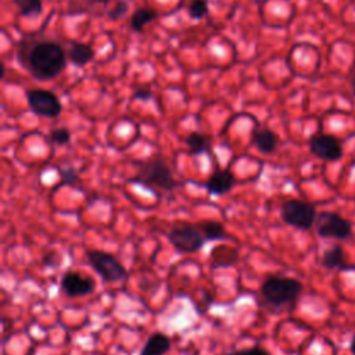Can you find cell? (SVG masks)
Instances as JSON below:
<instances>
[{"instance_id": "cell-1", "label": "cell", "mask_w": 355, "mask_h": 355, "mask_svg": "<svg viewBox=\"0 0 355 355\" xmlns=\"http://www.w3.org/2000/svg\"><path fill=\"white\" fill-rule=\"evenodd\" d=\"M17 61L32 78L45 82L57 78L67 65L68 54L56 41L26 35L17 45Z\"/></svg>"}, {"instance_id": "cell-2", "label": "cell", "mask_w": 355, "mask_h": 355, "mask_svg": "<svg viewBox=\"0 0 355 355\" xmlns=\"http://www.w3.org/2000/svg\"><path fill=\"white\" fill-rule=\"evenodd\" d=\"M130 182L142 183L149 189L157 187L161 190H174L178 187V182L174 178L170 165L161 157H153L143 163L138 175Z\"/></svg>"}, {"instance_id": "cell-3", "label": "cell", "mask_w": 355, "mask_h": 355, "mask_svg": "<svg viewBox=\"0 0 355 355\" xmlns=\"http://www.w3.org/2000/svg\"><path fill=\"white\" fill-rule=\"evenodd\" d=\"M303 292V283L294 278L270 276L261 285V296L274 307L293 303Z\"/></svg>"}, {"instance_id": "cell-4", "label": "cell", "mask_w": 355, "mask_h": 355, "mask_svg": "<svg viewBox=\"0 0 355 355\" xmlns=\"http://www.w3.org/2000/svg\"><path fill=\"white\" fill-rule=\"evenodd\" d=\"M86 257H88V264L105 283L121 282L128 278V272L125 267L110 253L100 252V250H90L86 253Z\"/></svg>"}, {"instance_id": "cell-5", "label": "cell", "mask_w": 355, "mask_h": 355, "mask_svg": "<svg viewBox=\"0 0 355 355\" xmlns=\"http://www.w3.org/2000/svg\"><path fill=\"white\" fill-rule=\"evenodd\" d=\"M168 241L178 253L190 254L203 249L205 238L197 225L179 222L170 230Z\"/></svg>"}, {"instance_id": "cell-6", "label": "cell", "mask_w": 355, "mask_h": 355, "mask_svg": "<svg viewBox=\"0 0 355 355\" xmlns=\"http://www.w3.org/2000/svg\"><path fill=\"white\" fill-rule=\"evenodd\" d=\"M281 215L285 223L300 230H308L315 225L318 214L315 205L303 200L292 199L283 203Z\"/></svg>"}, {"instance_id": "cell-7", "label": "cell", "mask_w": 355, "mask_h": 355, "mask_svg": "<svg viewBox=\"0 0 355 355\" xmlns=\"http://www.w3.org/2000/svg\"><path fill=\"white\" fill-rule=\"evenodd\" d=\"M26 96L31 111L39 116L53 120V118H57L63 111V104L59 96L52 90L41 88L28 89L26 92Z\"/></svg>"}, {"instance_id": "cell-8", "label": "cell", "mask_w": 355, "mask_h": 355, "mask_svg": "<svg viewBox=\"0 0 355 355\" xmlns=\"http://www.w3.org/2000/svg\"><path fill=\"white\" fill-rule=\"evenodd\" d=\"M315 226L316 233L323 239L345 241L347 238H349L352 232L351 222L332 211H323L318 214Z\"/></svg>"}, {"instance_id": "cell-9", "label": "cell", "mask_w": 355, "mask_h": 355, "mask_svg": "<svg viewBox=\"0 0 355 355\" xmlns=\"http://www.w3.org/2000/svg\"><path fill=\"white\" fill-rule=\"evenodd\" d=\"M310 152L323 161H337L343 157L340 141L327 134H318L310 139Z\"/></svg>"}, {"instance_id": "cell-10", "label": "cell", "mask_w": 355, "mask_h": 355, "mask_svg": "<svg viewBox=\"0 0 355 355\" xmlns=\"http://www.w3.org/2000/svg\"><path fill=\"white\" fill-rule=\"evenodd\" d=\"M60 286L68 297H82L89 296L94 292L96 282L93 281V278L82 275L81 272L68 271L63 275Z\"/></svg>"}, {"instance_id": "cell-11", "label": "cell", "mask_w": 355, "mask_h": 355, "mask_svg": "<svg viewBox=\"0 0 355 355\" xmlns=\"http://www.w3.org/2000/svg\"><path fill=\"white\" fill-rule=\"evenodd\" d=\"M234 181L236 179L230 171L227 170L216 171L207 179V182L204 183V187L212 196H222L229 193L233 189Z\"/></svg>"}, {"instance_id": "cell-12", "label": "cell", "mask_w": 355, "mask_h": 355, "mask_svg": "<svg viewBox=\"0 0 355 355\" xmlns=\"http://www.w3.org/2000/svg\"><path fill=\"white\" fill-rule=\"evenodd\" d=\"M172 347L171 337L161 332H154L146 340L139 355H165Z\"/></svg>"}, {"instance_id": "cell-13", "label": "cell", "mask_w": 355, "mask_h": 355, "mask_svg": "<svg viewBox=\"0 0 355 355\" xmlns=\"http://www.w3.org/2000/svg\"><path fill=\"white\" fill-rule=\"evenodd\" d=\"M252 142L258 152L265 153V154H271L276 150L278 136L274 131H271L268 128L256 130L252 134Z\"/></svg>"}, {"instance_id": "cell-14", "label": "cell", "mask_w": 355, "mask_h": 355, "mask_svg": "<svg viewBox=\"0 0 355 355\" xmlns=\"http://www.w3.org/2000/svg\"><path fill=\"white\" fill-rule=\"evenodd\" d=\"M67 54H68V60L77 67H83L90 61H93L94 59L93 48L83 42H72Z\"/></svg>"}, {"instance_id": "cell-15", "label": "cell", "mask_w": 355, "mask_h": 355, "mask_svg": "<svg viewBox=\"0 0 355 355\" xmlns=\"http://www.w3.org/2000/svg\"><path fill=\"white\" fill-rule=\"evenodd\" d=\"M196 225L200 229V232L203 233L205 241H222V239L229 238V234L226 233L223 225L218 221L205 219V221H201Z\"/></svg>"}, {"instance_id": "cell-16", "label": "cell", "mask_w": 355, "mask_h": 355, "mask_svg": "<svg viewBox=\"0 0 355 355\" xmlns=\"http://www.w3.org/2000/svg\"><path fill=\"white\" fill-rule=\"evenodd\" d=\"M13 3L20 16L26 19H37L43 13L42 0H13Z\"/></svg>"}, {"instance_id": "cell-17", "label": "cell", "mask_w": 355, "mask_h": 355, "mask_svg": "<svg viewBox=\"0 0 355 355\" xmlns=\"http://www.w3.org/2000/svg\"><path fill=\"white\" fill-rule=\"evenodd\" d=\"M157 19V12L148 8H139L131 16V30L135 32H142L148 24Z\"/></svg>"}, {"instance_id": "cell-18", "label": "cell", "mask_w": 355, "mask_h": 355, "mask_svg": "<svg viewBox=\"0 0 355 355\" xmlns=\"http://www.w3.org/2000/svg\"><path fill=\"white\" fill-rule=\"evenodd\" d=\"M186 145L189 149V154L192 156H200L203 153H208L211 149L210 138L200 132H192L186 138Z\"/></svg>"}, {"instance_id": "cell-19", "label": "cell", "mask_w": 355, "mask_h": 355, "mask_svg": "<svg viewBox=\"0 0 355 355\" xmlns=\"http://www.w3.org/2000/svg\"><path fill=\"white\" fill-rule=\"evenodd\" d=\"M345 261V256L341 246H333L330 250H326L322 256V265L326 270L343 268Z\"/></svg>"}, {"instance_id": "cell-20", "label": "cell", "mask_w": 355, "mask_h": 355, "mask_svg": "<svg viewBox=\"0 0 355 355\" xmlns=\"http://www.w3.org/2000/svg\"><path fill=\"white\" fill-rule=\"evenodd\" d=\"M210 8L207 0H190L187 5V14L192 20H203L204 17L208 16Z\"/></svg>"}, {"instance_id": "cell-21", "label": "cell", "mask_w": 355, "mask_h": 355, "mask_svg": "<svg viewBox=\"0 0 355 355\" xmlns=\"http://www.w3.org/2000/svg\"><path fill=\"white\" fill-rule=\"evenodd\" d=\"M60 185L54 187V190H59L63 186H71L79 181V174L74 167H65L60 170Z\"/></svg>"}, {"instance_id": "cell-22", "label": "cell", "mask_w": 355, "mask_h": 355, "mask_svg": "<svg viewBox=\"0 0 355 355\" xmlns=\"http://www.w3.org/2000/svg\"><path fill=\"white\" fill-rule=\"evenodd\" d=\"M128 12H130V3L127 2V0H118V2L114 5V8H111V10H108L107 16L111 21H118V20H121Z\"/></svg>"}, {"instance_id": "cell-23", "label": "cell", "mask_w": 355, "mask_h": 355, "mask_svg": "<svg viewBox=\"0 0 355 355\" xmlns=\"http://www.w3.org/2000/svg\"><path fill=\"white\" fill-rule=\"evenodd\" d=\"M49 138L54 145L64 146V145H68L71 141V131L65 127H60V128L52 130Z\"/></svg>"}, {"instance_id": "cell-24", "label": "cell", "mask_w": 355, "mask_h": 355, "mask_svg": "<svg viewBox=\"0 0 355 355\" xmlns=\"http://www.w3.org/2000/svg\"><path fill=\"white\" fill-rule=\"evenodd\" d=\"M56 260H60V258H59V254L54 253V252H50V253H48V254L43 256L42 264H43L45 267H48V268H54V267H57V265L60 264V261H56Z\"/></svg>"}, {"instance_id": "cell-25", "label": "cell", "mask_w": 355, "mask_h": 355, "mask_svg": "<svg viewBox=\"0 0 355 355\" xmlns=\"http://www.w3.org/2000/svg\"><path fill=\"white\" fill-rule=\"evenodd\" d=\"M236 355H271V354L267 349L256 345V347H252V348H247L243 351H236Z\"/></svg>"}, {"instance_id": "cell-26", "label": "cell", "mask_w": 355, "mask_h": 355, "mask_svg": "<svg viewBox=\"0 0 355 355\" xmlns=\"http://www.w3.org/2000/svg\"><path fill=\"white\" fill-rule=\"evenodd\" d=\"M152 96H153V93L149 89H138L134 93V99H136V100H149V99H152Z\"/></svg>"}, {"instance_id": "cell-27", "label": "cell", "mask_w": 355, "mask_h": 355, "mask_svg": "<svg viewBox=\"0 0 355 355\" xmlns=\"http://www.w3.org/2000/svg\"><path fill=\"white\" fill-rule=\"evenodd\" d=\"M348 82H349V86H351V92H352V94L355 96V67H352L351 71H349Z\"/></svg>"}, {"instance_id": "cell-28", "label": "cell", "mask_w": 355, "mask_h": 355, "mask_svg": "<svg viewBox=\"0 0 355 355\" xmlns=\"http://www.w3.org/2000/svg\"><path fill=\"white\" fill-rule=\"evenodd\" d=\"M110 2L111 0H88V3H90V5H107Z\"/></svg>"}, {"instance_id": "cell-29", "label": "cell", "mask_w": 355, "mask_h": 355, "mask_svg": "<svg viewBox=\"0 0 355 355\" xmlns=\"http://www.w3.org/2000/svg\"><path fill=\"white\" fill-rule=\"evenodd\" d=\"M349 349H351V352L355 355V334L352 336V338H351V345H349Z\"/></svg>"}, {"instance_id": "cell-30", "label": "cell", "mask_w": 355, "mask_h": 355, "mask_svg": "<svg viewBox=\"0 0 355 355\" xmlns=\"http://www.w3.org/2000/svg\"><path fill=\"white\" fill-rule=\"evenodd\" d=\"M227 355H236V351H233V352H229Z\"/></svg>"}]
</instances>
